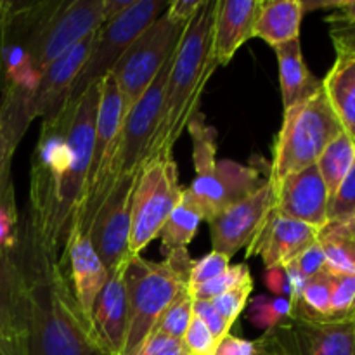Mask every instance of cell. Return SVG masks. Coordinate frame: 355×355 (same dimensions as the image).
Wrapping results in <instances>:
<instances>
[{
	"label": "cell",
	"mask_w": 355,
	"mask_h": 355,
	"mask_svg": "<svg viewBox=\"0 0 355 355\" xmlns=\"http://www.w3.org/2000/svg\"><path fill=\"white\" fill-rule=\"evenodd\" d=\"M99 85L101 80L44 118L31 155L26 227L49 252L58 253L64 245L71 220L82 207L92 162Z\"/></svg>",
	"instance_id": "1"
},
{
	"label": "cell",
	"mask_w": 355,
	"mask_h": 355,
	"mask_svg": "<svg viewBox=\"0 0 355 355\" xmlns=\"http://www.w3.org/2000/svg\"><path fill=\"white\" fill-rule=\"evenodd\" d=\"M17 246L26 281L28 355H110L83 318L58 253L40 245L30 229Z\"/></svg>",
	"instance_id": "2"
},
{
	"label": "cell",
	"mask_w": 355,
	"mask_h": 355,
	"mask_svg": "<svg viewBox=\"0 0 355 355\" xmlns=\"http://www.w3.org/2000/svg\"><path fill=\"white\" fill-rule=\"evenodd\" d=\"M215 7L217 0H205L196 16L184 28L170 66L158 128L146 159L173 153V146L198 113L208 80L218 69L210 58Z\"/></svg>",
	"instance_id": "3"
},
{
	"label": "cell",
	"mask_w": 355,
	"mask_h": 355,
	"mask_svg": "<svg viewBox=\"0 0 355 355\" xmlns=\"http://www.w3.org/2000/svg\"><path fill=\"white\" fill-rule=\"evenodd\" d=\"M194 260L187 252L172 253L163 262L130 257L125 274L128 297V322L123 354L130 355L151 335L163 312L189 288Z\"/></svg>",
	"instance_id": "4"
},
{
	"label": "cell",
	"mask_w": 355,
	"mask_h": 355,
	"mask_svg": "<svg viewBox=\"0 0 355 355\" xmlns=\"http://www.w3.org/2000/svg\"><path fill=\"white\" fill-rule=\"evenodd\" d=\"M193 137V163L196 170L193 184L184 189L205 222H210L222 210L259 189L260 172L253 166L231 159H217V132L205 123L198 111L187 125Z\"/></svg>",
	"instance_id": "5"
},
{
	"label": "cell",
	"mask_w": 355,
	"mask_h": 355,
	"mask_svg": "<svg viewBox=\"0 0 355 355\" xmlns=\"http://www.w3.org/2000/svg\"><path fill=\"white\" fill-rule=\"evenodd\" d=\"M343 132L324 89L284 111L272 149L269 182L276 187L288 175L315 165L326 146Z\"/></svg>",
	"instance_id": "6"
},
{
	"label": "cell",
	"mask_w": 355,
	"mask_h": 355,
	"mask_svg": "<svg viewBox=\"0 0 355 355\" xmlns=\"http://www.w3.org/2000/svg\"><path fill=\"white\" fill-rule=\"evenodd\" d=\"M180 196L179 165L172 153L156 155L142 163L132 193L128 255H141L146 246L158 238Z\"/></svg>",
	"instance_id": "7"
},
{
	"label": "cell",
	"mask_w": 355,
	"mask_h": 355,
	"mask_svg": "<svg viewBox=\"0 0 355 355\" xmlns=\"http://www.w3.org/2000/svg\"><path fill=\"white\" fill-rule=\"evenodd\" d=\"M103 23V0L47 2L31 30L28 54L35 73L75 47Z\"/></svg>",
	"instance_id": "8"
},
{
	"label": "cell",
	"mask_w": 355,
	"mask_h": 355,
	"mask_svg": "<svg viewBox=\"0 0 355 355\" xmlns=\"http://www.w3.org/2000/svg\"><path fill=\"white\" fill-rule=\"evenodd\" d=\"M184 28L186 26L182 24L172 23L163 12L132 42L127 52L116 62L111 73L116 78L118 89L123 97L125 114L141 99L153 80L158 76L163 64L175 52Z\"/></svg>",
	"instance_id": "9"
},
{
	"label": "cell",
	"mask_w": 355,
	"mask_h": 355,
	"mask_svg": "<svg viewBox=\"0 0 355 355\" xmlns=\"http://www.w3.org/2000/svg\"><path fill=\"white\" fill-rule=\"evenodd\" d=\"M166 6L168 2L165 0H135L134 6L125 10L121 16L101 23V26L94 33L89 59L80 71L69 97L78 96L87 87L99 82L103 76L113 71L132 42L146 28L151 26L162 16V12H165Z\"/></svg>",
	"instance_id": "10"
},
{
	"label": "cell",
	"mask_w": 355,
	"mask_h": 355,
	"mask_svg": "<svg viewBox=\"0 0 355 355\" xmlns=\"http://www.w3.org/2000/svg\"><path fill=\"white\" fill-rule=\"evenodd\" d=\"M274 208L276 191L272 184L266 180L250 196L232 203L208 222L211 250L232 259L243 246H248L257 238Z\"/></svg>",
	"instance_id": "11"
},
{
	"label": "cell",
	"mask_w": 355,
	"mask_h": 355,
	"mask_svg": "<svg viewBox=\"0 0 355 355\" xmlns=\"http://www.w3.org/2000/svg\"><path fill=\"white\" fill-rule=\"evenodd\" d=\"M135 175L118 180L114 189L106 198L89 227V238L101 262L107 270L128 259V239H130L132 193Z\"/></svg>",
	"instance_id": "12"
},
{
	"label": "cell",
	"mask_w": 355,
	"mask_h": 355,
	"mask_svg": "<svg viewBox=\"0 0 355 355\" xmlns=\"http://www.w3.org/2000/svg\"><path fill=\"white\" fill-rule=\"evenodd\" d=\"M59 260L68 276L69 286L78 302L83 318L94 329V304L106 283L107 269L94 250L89 232H85L78 225H71L64 239V257Z\"/></svg>",
	"instance_id": "13"
},
{
	"label": "cell",
	"mask_w": 355,
	"mask_h": 355,
	"mask_svg": "<svg viewBox=\"0 0 355 355\" xmlns=\"http://www.w3.org/2000/svg\"><path fill=\"white\" fill-rule=\"evenodd\" d=\"M94 33L83 38L80 44L69 49L61 58L52 61L47 68L42 69L37 85H35L33 92L26 103V113L30 121H33L38 116H51L64 106L80 71L89 59Z\"/></svg>",
	"instance_id": "14"
},
{
	"label": "cell",
	"mask_w": 355,
	"mask_h": 355,
	"mask_svg": "<svg viewBox=\"0 0 355 355\" xmlns=\"http://www.w3.org/2000/svg\"><path fill=\"white\" fill-rule=\"evenodd\" d=\"M328 203L329 193L324 180L318 166L311 165L288 175L276 187L274 211L321 231L328 225Z\"/></svg>",
	"instance_id": "15"
},
{
	"label": "cell",
	"mask_w": 355,
	"mask_h": 355,
	"mask_svg": "<svg viewBox=\"0 0 355 355\" xmlns=\"http://www.w3.org/2000/svg\"><path fill=\"white\" fill-rule=\"evenodd\" d=\"M319 232L312 225L272 211L262 231L246 246V257H260L266 269L286 267L309 246L318 243Z\"/></svg>",
	"instance_id": "16"
},
{
	"label": "cell",
	"mask_w": 355,
	"mask_h": 355,
	"mask_svg": "<svg viewBox=\"0 0 355 355\" xmlns=\"http://www.w3.org/2000/svg\"><path fill=\"white\" fill-rule=\"evenodd\" d=\"M279 329L293 355H354L355 321H314L295 311Z\"/></svg>",
	"instance_id": "17"
},
{
	"label": "cell",
	"mask_w": 355,
	"mask_h": 355,
	"mask_svg": "<svg viewBox=\"0 0 355 355\" xmlns=\"http://www.w3.org/2000/svg\"><path fill=\"white\" fill-rule=\"evenodd\" d=\"M128 260L130 257L107 270V279L97 295L92 311L94 333L110 355L123 354L127 336L128 297L125 274Z\"/></svg>",
	"instance_id": "18"
},
{
	"label": "cell",
	"mask_w": 355,
	"mask_h": 355,
	"mask_svg": "<svg viewBox=\"0 0 355 355\" xmlns=\"http://www.w3.org/2000/svg\"><path fill=\"white\" fill-rule=\"evenodd\" d=\"M123 97H121L120 89H118L114 75L113 73H107L106 76L101 78L99 85V104H97L96 130H94L92 162H90V172L89 179H87L82 207L90 200V196L96 191L97 184H99L101 177H103L104 168L107 165V159H110L111 153H113L118 132H120L121 125H123Z\"/></svg>",
	"instance_id": "19"
},
{
	"label": "cell",
	"mask_w": 355,
	"mask_h": 355,
	"mask_svg": "<svg viewBox=\"0 0 355 355\" xmlns=\"http://www.w3.org/2000/svg\"><path fill=\"white\" fill-rule=\"evenodd\" d=\"M262 0H217L210 58L217 68L227 66L236 52L253 38V24Z\"/></svg>",
	"instance_id": "20"
},
{
	"label": "cell",
	"mask_w": 355,
	"mask_h": 355,
	"mask_svg": "<svg viewBox=\"0 0 355 355\" xmlns=\"http://www.w3.org/2000/svg\"><path fill=\"white\" fill-rule=\"evenodd\" d=\"M0 355H28V305L23 269L14 276L0 277Z\"/></svg>",
	"instance_id": "21"
},
{
	"label": "cell",
	"mask_w": 355,
	"mask_h": 355,
	"mask_svg": "<svg viewBox=\"0 0 355 355\" xmlns=\"http://www.w3.org/2000/svg\"><path fill=\"white\" fill-rule=\"evenodd\" d=\"M304 16L302 0H262L253 24V38H260L272 49L297 40Z\"/></svg>",
	"instance_id": "22"
},
{
	"label": "cell",
	"mask_w": 355,
	"mask_h": 355,
	"mask_svg": "<svg viewBox=\"0 0 355 355\" xmlns=\"http://www.w3.org/2000/svg\"><path fill=\"white\" fill-rule=\"evenodd\" d=\"M279 64L281 97L284 111L304 103L322 87V80L312 75L302 52L300 38L274 49Z\"/></svg>",
	"instance_id": "23"
},
{
	"label": "cell",
	"mask_w": 355,
	"mask_h": 355,
	"mask_svg": "<svg viewBox=\"0 0 355 355\" xmlns=\"http://www.w3.org/2000/svg\"><path fill=\"white\" fill-rule=\"evenodd\" d=\"M322 89L343 132L355 141V54L336 52L335 62L322 80Z\"/></svg>",
	"instance_id": "24"
},
{
	"label": "cell",
	"mask_w": 355,
	"mask_h": 355,
	"mask_svg": "<svg viewBox=\"0 0 355 355\" xmlns=\"http://www.w3.org/2000/svg\"><path fill=\"white\" fill-rule=\"evenodd\" d=\"M318 241L329 272L355 274V218L343 224H328L321 229Z\"/></svg>",
	"instance_id": "25"
},
{
	"label": "cell",
	"mask_w": 355,
	"mask_h": 355,
	"mask_svg": "<svg viewBox=\"0 0 355 355\" xmlns=\"http://www.w3.org/2000/svg\"><path fill=\"white\" fill-rule=\"evenodd\" d=\"M203 220L201 215L198 214L196 208L193 207L187 196L184 194L180 196V201L177 207L173 208L170 217L166 218L165 225L159 231L158 238H162V253L165 257L172 255V253L187 252V246L196 236L200 222Z\"/></svg>",
	"instance_id": "26"
},
{
	"label": "cell",
	"mask_w": 355,
	"mask_h": 355,
	"mask_svg": "<svg viewBox=\"0 0 355 355\" xmlns=\"http://www.w3.org/2000/svg\"><path fill=\"white\" fill-rule=\"evenodd\" d=\"M354 162L355 141L350 135H347L345 132H342L338 137L333 139V141L326 146L322 155L319 156V159L315 162V166H318L319 173H321L322 180H324L326 184L329 198L335 194V191L338 189L340 184L343 182L347 173L352 168Z\"/></svg>",
	"instance_id": "27"
},
{
	"label": "cell",
	"mask_w": 355,
	"mask_h": 355,
	"mask_svg": "<svg viewBox=\"0 0 355 355\" xmlns=\"http://www.w3.org/2000/svg\"><path fill=\"white\" fill-rule=\"evenodd\" d=\"M331 293H333V272L324 269L318 276L311 277L305 283L295 311L314 321H329L331 315Z\"/></svg>",
	"instance_id": "28"
},
{
	"label": "cell",
	"mask_w": 355,
	"mask_h": 355,
	"mask_svg": "<svg viewBox=\"0 0 355 355\" xmlns=\"http://www.w3.org/2000/svg\"><path fill=\"white\" fill-rule=\"evenodd\" d=\"M193 309L194 300L189 295V291L186 290L163 312L151 333H162V335L182 342V336L186 335L187 328H189L191 321H193Z\"/></svg>",
	"instance_id": "29"
},
{
	"label": "cell",
	"mask_w": 355,
	"mask_h": 355,
	"mask_svg": "<svg viewBox=\"0 0 355 355\" xmlns=\"http://www.w3.org/2000/svg\"><path fill=\"white\" fill-rule=\"evenodd\" d=\"M250 281H253L250 267L246 263H238V266L229 267L222 276L207 281L203 284L189 286L187 291L193 297V300H214V298L220 297L225 291L241 286L245 283H250Z\"/></svg>",
	"instance_id": "30"
},
{
	"label": "cell",
	"mask_w": 355,
	"mask_h": 355,
	"mask_svg": "<svg viewBox=\"0 0 355 355\" xmlns=\"http://www.w3.org/2000/svg\"><path fill=\"white\" fill-rule=\"evenodd\" d=\"M19 217L14 201L12 180L9 177L0 189V248L16 250L19 246Z\"/></svg>",
	"instance_id": "31"
},
{
	"label": "cell",
	"mask_w": 355,
	"mask_h": 355,
	"mask_svg": "<svg viewBox=\"0 0 355 355\" xmlns=\"http://www.w3.org/2000/svg\"><path fill=\"white\" fill-rule=\"evenodd\" d=\"M295 304L290 298H267L260 297L252 302L250 307V321L262 328H274L293 318Z\"/></svg>",
	"instance_id": "32"
},
{
	"label": "cell",
	"mask_w": 355,
	"mask_h": 355,
	"mask_svg": "<svg viewBox=\"0 0 355 355\" xmlns=\"http://www.w3.org/2000/svg\"><path fill=\"white\" fill-rule=\"evenodd\" d=\"M329 321H355V274H333Z\"/></svg>",
	"instance_id": "33"
},
{
	"label": "cell",
	"mask_w": 355,
	"mask_h": 355,
	"mask_svg": "<svg viewBox=\"0 0 355 355\" xmlns=\"http://www.w3.org/2000/svg\"><path fill=\"white\" fill-rule=\"evenodd\" d=\"M355 218V162L328 203V224H343Z\"/></svg>",
	"instance_id": "34"
},
{
	"label": "cell",
	"mask_w": 355,
	"mask_h": 355,
	"mask_svg": "<svg viewBox=\"0 0 355 355\" xmlns=\"http://www.w3.org/2000/svg\"><path fill=\"white\" fill-rule=\"evenodd\" d=\"M252 291H253V281H250V283H245L241 284V286L225 291V293H222L220 297L214 298V300L210 302L215 307V311L220 314V318L232 328V324L238 321L241 312L245 311L246 305H248V298L250 295H252Z\"/></svg>",
	"instance_id": "35"
},
{
	"label": "cell",
	"mask_w": 355,
	"mask_h": 355,
	"mask_svg": "<svg viewBox=\"0 0 355 355\" xmlns=\"http://www.w3.org/2000/svg\"><path fill=\"white\" fill-rule=\"evenodd\" d=\"M218 340L211 335L210 329L193 315L186 335L182 336V347L186 355H215L218 347Z\"/></svg>",
	"instance_id": "36"
},
{
	"label": "cell",
	"mask_w": 355,
	"mask_h": 355,
	"mask_svg": "<svg viewBox=\"0 0 355 355\" xmlns=\"http://www.w3.org/2000/svg\"><path fill=\"white\" fill-rule=\"evenodd\" d=\"M229 262H231V259L227 255L214 252V250L208 255H205L203 259L194 260L189 270V286L203 284L207 281L222 276L231 267Z\"/></svg>",
	"instance_id": "37"
},
{
	"label": "cell",
	"mask_w": 355,
	"mask_h": 355,
	"mask_svg": "<svg viewBox=\"0 0 355 355\" xmlns=\"http://www.w3.org/2000/svg\"><path fill=\"white\" fill-rule=\"evenodd\" d=\"M286 267L293 269L295 272L300 277H304L305 281H309L311 277L322 272V270L326 269V259L319 241L314 243L312 246H309L304 253H300V255H298L293 262L288 263Z\"/></svg>",
	"instance_id": "38"
},
{
	"label": "cell",
	"mask_w": 355,
	"mask_h": 355,
	"mask_svg": "<svg viewBox=\"0 0 355 355\" xmlns=\"http://www.w3.org/2000/svg\"><path fill=\"white\" fill-rule=\"evenodd\" d=\"M130 355H186L180 340H173L162 333H151Z\"/></svg>",
	"instance_id": "39"
},
{
	"label": "cell",
	"mask_w": 355,
	"mask_h": 355,
	"mask_svg": "<svg viewBox=\"0 0 355 355\" xmlns=\"http://www.w3.org/2000/svg\"><path fill=\"white\" fill-rule=\"evenodd\" d=\"M193 314L207 326L208 329L211 331V335L222 342L227 335H231V326L220 318L215 307L211 305L210 300H194V309Z\"/></svg>",
	"instance_id": "40"
},
{
	"label": "cell",
	"mask_w": 355,
	"mask_h": 355,
	"mask_svg": "<svg viewBox=\"0 0 355 355\" xmlns=\"http://www.w3.org/2000/svg\"><path fill=\"white\" fill-rule=\"evenodd\" d=\"M205 0H172L168 2L165 10V16L168 17L172 23L182 24L186 26L191 19L198 14Z\"/></svg>",
	"instance_id": "41"
},
{
	"label": "cell",
	"mask_w": 355,
	"mask_h": 355,
	"mask_svg": "<svg viewBox=\"0 0 355 355\" xmlns=\"http://www.w3.org/2000/svg\"><path fill=\"white\" fill-rule=\"evenodd\" d=\"M260 349V355H293V352L288 347L279 326L267 329L262 335V338L257 340Z\"/></svg>",
	"instance_id": "42"
},
{
	"label": "cell",
	"mask_w": 355,
	"mask_h": 355,
	"mask_svg": "<svg viewBox=\"0 0 355 355\" xmlns=\"http://www.w3.org/2000/svg\"><path fill=\"white\" fill-rule=\"evenodd\" d=\"M215 355H260V349L257 340L252 342V340L227 335L220 343H218Z\"/></svg>",
	"instance_id": "43"
},
{
	"label": "cell",
	"mask_w": 355,
	"mask_h": 355,
	"mask_svg": "<svg viewBox=\"0 0 355 355\" xmlns=\"http://www.w3.org/2000/svg\"><path fill=\"white\" fill-rule=\"evenodd\" d=\"M263 283L270 293L276 295L277 298H290L291 300V286L290 277L284 267H276V269H266L263 274Z\"/></svg>",
	"instance_id": "44"
},
{
	"label": "cell",
	"mask_w": 355,
	"mask_h": 355,
	"mask_svg": "<svg viewBox=\"0 0 355 355\" xmlns=\"http://www.w3.org/2000/svg\"><path fill=\"white\" fill-rule=\"evenodd\" d=\"M329 37H331L336 52L355 54V26H350V24H331Z\"/></svg>",
	"instance_id": "45"
},
{
	"label": "cell",
	"mask_w": 355,
	"mask_h": 355,
	"mask_svg": "<svg viewBox=\"0 0 355 355\" xmlns=\"http://www.w3.org/2000/svg\"><path fill=\"white\" fill-rule=\"evenodd\" d=\"M333 12L326 17L329 24H350L355 26V0L335 2Z\"/></svg>",
	"instance_id": "46"
},
{
	"label": "cell",
	"mask_w": 355,
	"mask_h": 355,
	"mask_svg": "<svg viewBox=\"0 0 355 355\" xmlns=\"http://www.w3.org/2000/svg\"><path fill=\"white\" fill-rule=\"evenodd\" d=\"M14 151L16 148L12 146L2 121H0V175L10 172V159H12Z\"/></svg>",
	"instance_id": "47"
},
{
	"label": "cell",
	"mask_w": 355,
	"mask_h": 355,
	"mask_svg": "<svg viewBox=\"0 0 355 355\" xmlns=\"http://www.w3.org/2000/svg\"><path fill=\"white\" fill-rule=\"evenodd\" d=\"M19 257L16 250L0 248V277H9L19 272Z\"/></svg>",
	"instance_id": "48"
},
{
	"label": "cell",
	"mask_w": 355,
	"mask_h": 355,
	"mask_svg": "<svg viewBox=\"0 0 355 355\" xmlns=\"http://www.w3.org/2000/svg\"><path fill=\"white\" fill-rule=\"evenodd\" d=\"M134 3L135 0H103V23L121 16Z\"/></svg>",
	"instance_id": "49"
},
{
	"label": "cell",
	"mask_w": 355,
	"mask_h": 355,
	"mask_svg": "<svg viewBox=\"0 0 355 355\" xmlns=\"http://www.w3.org/2000/svg\"><path fill=\"white\" fill-rule=\"evenodd\" d=\"M9 177H10V172H7V173H3V175H0V189H2L3 182H6V180L9 179Z\"/></svg>",
	"instance_id": "50"
},
{
	"label": "cell",
	"mask_w": 355,
	"mask_h": 355,
	"mask_svg": "<svg viewBox=\"0 0 355 355\" xmlns=\"http://www.w3.org/2000/svg\"><path fill=\"white\" fill-rule=\"evenodd\" d=\"M354 355H355V343H354Z\"/></svg>",
	"instance_id": "51"
}]
</instances>
